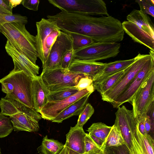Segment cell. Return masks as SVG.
<instances>
[{
    "label": "cell",
    "mask_w": 154,
    "mask_h": 154,
    "mask_svg": "<svg viewBox=\"0 0 154 154\" xmlns=\"http://www.w3.org/2000/svg\"><path fill=\"white\" fill-rule=\"evenodd\" d=\"M63 24L65 32L85 35L94 42H118L124 38L122 23L111 16L95 17L69 12Z\"/></svg>",
    "instance_id": "6da1fadb"
},
{
    "label": "cell",
    "mask_w": 154,
    "mask_h": 154,
    "mask_svg": "<svg viewBox=\"0 0 154 154\" xmlns=\"http://www.w3.org/2000/svg\"><path fill=\"white\" fill-rule=\"evenodd\" d=\"M32 78L23 71L10 72L0 79L2 91L6 94L5 98L16 100L32 109Z\"/></svg>",
    "instance_id": "7a4b0ae2"
},
{
    "label": "cell",
    "mask_w": 154,
    "mask_h": 154,
    "mask_svg": "<svg viewBox=\"0 0 154 154\" xmlns=\"http://www.w3.org/2000/svg\"><path fill=\"white\" fill-rule=\"evenodd\" d=\"M126 19L127 20L122 23L125 32L134 42L154 51V25L149 16L140 10L134 9Z\"/></svg>",
    "instance_id": "3957f363"
},
{
    "label": "cell",
    "mask_w": 154,
    "mask_h": 154,
    "mask_svg": "<svg viewBox=\"0 0 154 154\" xmlns=\"http://www.w3.org/2000/svg\"><path fill=\"white\" fill-rule=\"evenodd\" d=\"M114 125L120 130L131 154H146L136 118L132 110L125 106L119 107Z\"/></svg>",
    "instance_id": "277c9868"
},
{
    "label": "cell",
    "mask_w": 154,
    "mask_h": 154,
    "mask_svg": "<svg viewBox=\"0 0 154 154\" xmlns=\"http://www.w3.org/2000/svg\"><path fill=\"white\" fill-rule=\"evenodd\" d=\"M26 24L19 22L6 23L1 26L0 32L16 49L36 64L38 54L35 37L27 30Z\"/></svg>",
    "instance_id": "5b68a950"
},
{
    "label": "cell",
    "mask_w": 154,
    "mask_h": 154,
    "mask_svg": "<svg viewBox=\"0 0 154 154\" xmlns=\"http://www.w3.org/2000/svg\"><path fill=\"white\" fill-rule=\"evenodd\" d=\"M49 2L61 11L85 15L109 16L102 0H48Z\"/></svg>",
    "instance_id": "8992f818"
},
{
    "label": "cell",
    "mask_w": 154,
    "mask_h": 154,
    "mask_svg": "<svg viewBox=\"0 0 154 154\" xmlns=\"http://www.w3.org/2000/svg\"><path fill=\"white\" fill-rule=\"evenodd\" d=\"M35 36L38 58L43 65L46 61L52 47L61 31L54 22L42 18L36 23Z\"/></svg>",
    "instance_id": "52a82bcc"
},
{
    "label": "cell",
    "mask_w": 154,
    "mask_h": 154,
    "mask_svg": "<svg viewBox=\"0 0 154 154\" xmlns=\"http://www.w3.org/2000/svg\"><path fill=\"white\" fill-rule=\"evenodd\" d=\"M150 56V54L139 53L121 77L109 90L101 94L102 100L111 103L126 88Z\"/></svg>",
    "instance_id": "ba28073f"
},
{
    "label": "cell",
    "mask_w": 154,
    "mask_h": 154,
    "mask_svg": "<svg viewBox=\"0 0 154 154\" xmlns=\"http://www.w3.org/2000/svg\"><path fill=\"white\" fill-rule=\"evenodd\" d=\"M118 42L93 43L74 51V59L96 61L116 57L120 52Z\"/></svg>",
    "instance_id": "9c48e42d"
},
{
    "label": "cell",
    "mask_w": 154,
    "mask_h": 154,
    "mask_svg": "<svg viewBox=\"0 0 154 154\" xmlns=\"http://www.w3.org/2000/svg\"><path fill=\"white\" fill-rule=\"evenodd\" d=\"M42 79L50 91L75 87L82 78L87 75L60 68L47 71L41 74Z\"/></svg>",
    "instance_id": "30bf717a"
},
{
    "label": "cell",
    "mask_w": 154,
    "mask_h": 154,
    "mask_svg": "<svg viewBox=\"0 0 154 154\" xmlns=\"http://www.w3.org/2000/svg\"><path fill=\"white\" fill-rule=\"evenodd\" d=\"M151 56L126 88L111 103L117 108L123 103L131 102L136 93L154 72V52L150 50Z\"/></svg>",
    "instance_id": "8fae6325"
},
{
    "label": "cell",
    "mask_w": 154,
    "mask_h": 154,
    "mask_svg": "<svg viewBox=\"0 0 154 154\" xmlns=\"http://www.w3.org/2000/svg\"><path fill=\"white\" fill-rule=\"evenodd\" d=\"M72 48V40L69 34L61 31L52 47L47 60L42 65V73L61 68L63 56L66 50Z\"/></svg>",
    "instance_id": "7c38bea8"
},
{
    "label": "cell",
    "mask_w": 154,
    "mask_h": 154,
    "mask_svg": "<svg viewBox=\"0 0 154 154\" xmlns=\"http://www.w3.org/2000/svg\"><path fill=\"white\" fill-rule=\"evenodd\" d=\"M154 101V72L133 96L131 103L136 118L146 115L150 104Z\"/></svg>",
    "instance_id": "4fadbf2b"
},
{
    "label": "cell",
    "mask_w": 154,
    "mask_h": 154,
    "mask_svg": "<svg viewBox=\"0 0 154 154\" xmlns=\"http://www.w3.org/2000/svg\"><path fill=\"white\" fill-rule=\"evenodd\" d=\"M93 84L87 88L63 100L48 101L42 108L39 113L42 118L50 121L53 120L60 112L71 104L90 92H94Z\"/></svg>",
    "instance_id": "5bb4252c"
},
{
    "label": "cell",
    "mask_w": 154,
    "mask_h": 154,
    "mask_svg": "<svg viewBox=\"0 0 154 154\" xmlns=\"http://www.w3.org/2000/svg\"><path fill=\"white\" fill-rule=\"evenodd\" d=\"M9 118L14 131L29 132L38 131V122L42 118L39 112L30 108L10 116Z\"/></svg>",
    "instance_id": "9a60e30c"
},
{
    "label": "cell",
    "mask_w": 154,
    "mask_h": 154,
    "mask_svg": "<svg viewBox=\"0 0 154 154\" xmlns=\"http://www.w3.org/2000/svg\"><path fill=\"white\" fill-rule=\"evenodd\" d=\"M5 50L12 58L14 65V71H23L33 79L38 74L39 67L31 62L22 52L16 49L8 40Z\"/></svg>",
    "instance_id": "2e32d148"
},
{
    "label": "cell",
    "mask_w": 154,
    "mask_h": 154,
    "mask_svg": "<svg viewBox=\"0 0 154 154\" xmlns=\"http://www.w3.org/2000/svg\"><path fill=\"white\" fill-rule=\"evenodd\" d=\"M83 128L76 125L71 127L66 134L64 144L67 154H84L85 140L86 135Z\"/></svg>",
    "instance_id": "e0dca14e"
},
{
    "label": "cell",
    "mask_w": 154,
    "mask_h": 154,
    "mask_svg": "<svg viewBox=\"0 0 154 154\" xmlns=\"http://www.w3.org/2000/svg\"><path fill=\"white\" fill-rule=\"evenodd\" d=\"M106 63L96 61L73 59L68 70L71 72L86 75L93 79L100 73Z\"/></svg>",
    "instance_id": "ac0fdd59"
},
{
    "label": "cell",
    "mask_w": 154,
    "mask_h": 154,
    "mask_svg": "<svg viewBox=\"0 0 154 154\" xmlns=\"http://www.w3.org/2000/svg\"><path fill=\"white\" fill-rule=\"evenodd\" d=\"M50 91L44 83L41 75L32 79V96L34 108L38 112L48 101Z\"/></svg>",
    "instance_id": "d6986e66"
},
{
    "label": "cell",
    "mask_w": 154,
    "mask_h": 154,
    "mask_svg": "<svg viewBox=\"0 0 154 154\" xmlns=\"http://www.w3.org/2000/svg\"><path fill=\"white\" fill-rule=\"evenodd\" d=\"M135 58L126 60H118L106 63L103 71L93 79V85L98 84L109 76L125 70L133 63Z\"/></svg>",
    "instance_id": "ffe728a7"
},
{
    "label": "cell",
    "mask_w": 154,
    "mask_h": 154,
    "mask_svg": "<svg viewBox=\"0 0 154 154\" xmlns=\"http://www.w3.org/2000/svg\"><path fill=\"white\" fill-rule=\"evenodd\" d=\"M92 93H88L69 106L51 121L52 122L61 123L72 116L79 115L87 103L89 97Z\"/></svg>",
    "instance_id": "44dd1931"
},
{
    "label": "cell",
    "mask_w": 154,
    "mask_h": 154,
    "mask_svg": "<svg viewBox=\"0 0 154 154\" xmlns=\"http://www.w3.org/2000/svg\"><path fill=\"white\" fill-rule=\"evenodd\" d=\"M112 128L101 122L93 123L88 128V134L97 146L101 149Z\"/></svg>",
    "instance_id": "7402d4cb"
},
{
    "label": "cell",
    "mask_w": 154,
    "mask_h": 154,
    "mask_svg": "<svg viewBox=\"0 0 154 154\" xmlns=\"http://www.w3.org/2000/svg\"><path fill=\"white\" fill-rule=\"evenodd\" d=\"M0 108L1 114L9 116L29 108L16 100L4 97L2 98L0 100Z\"/></svg>",
    "instance_id": "603a6c76"
},
{
    "label": "cell",
    "mask_w": 154,
    "mask_h": 154,
    "mask_svg": "<svg viewBox=\"0 0 154 154\" xmlns=\"http://www.w3.org/2000/svg\"><path fill=\"white\" fill-rule=\"evenodd\" d=\"M64 145L57 140L48 139L46 135L43 139L39 147L40 152L42 154H58Z\"/></svg>",
    "instance_id": "cb8c5ba5"
},
{
    "label": "cell",
    "mask_w": 154,
    "mask_h": 154,
    "mask_svg": "<svg viewBox=\"0 0 154 154\" xmlns=\"http://www.w3.org/2000/svg\"><path fill=\"white\" fill-rule=\"evenodd\" d=\"M125 72V70L113 74L106 78L100 83L93 85L100 95L109 90L121 77Z\"/></svg>",
    "instance_id": "d4e9b609"
},
{
    "label": "cell",
    "mask_w": 154,
    "mask_h": 154,
    "mask_svg": "<svg viewBox=\"0 0 154 154\" xmlns=\"http://www.w3.org/2000/svg\"><path fill=\"white\" fill-rule=\"evenodd\" d=\"M123 144H125V143L121 132L119 129L114 125L112 126L103 146L117 147Z\"/></svg>",
    "instance_id": "484cf974"
},
{
    "label": "cell",
    "mask_w": 154,
    "mask_h": 154,
    "mask_svg": "<svg viewBox=\"0 0 154 154\" xmlns=\"http://www.w3.org/2000/svg\"><path fill=\"white\" fill-rule=\"evenodd\" d=\"M79 90L75 87L64 88L58 90L50 91L48 96V101L63 100L77 93Z\"/></svg>",
    "instance_id": "4316f807"
},
{
    "label": "cell",
    "mask_w": 154,
    "mask_h": 154,
    "mask_svg": "<svg viewBox=\"0 0 154 154\" xmlns=\"http://www.w3.org/2000/svg\"><path fill=\"white\" fill-rule=\"evenodd\" d=\"M67 33L69 34L72 37V48L74 51L94 42L90 38L82 34L72 32Z\"/></svg>",
    "instance_id": "83f0119b"
},
{
    "label": "cell",
    "mask_w": 154,
    "mask_h": 154,
    "mask_svg": "<svg viewBox=\"0 0 154 154\" xmlns=\"http://www.w3.org/2000/svg\"><path fill=\"white\" fill-rule=\"evenodd\" d=\"M13 129L10 118L0 113V138L7 136Z\"/></svg>",
    "instance_id": "f1b7e54d"
},
{
    "label": "cell",
    "mask_w": 154,
    "mask_h": 154,
    "mask_svg": "<svg viewBox=\"0 0 154 154\" xmlns=\"http://www.w3.org/2000/svg\"><path fill=\"white\" fill-rule=\"evenodd\" d=\"M94 111V109L92 106L89 103H87L79 115L77 123L75 125L77 127L83 128V126L91 116Z\"/></svg>",
    "instance_id": "f546056e"
},
{
    "label": "cell",
    "mask_w": 154,
    "mask_h": 154,
    "mask_svg": "<svg viewBox=\"0 0 154 154\" xmlns=\"http://www.w3.org/2000/svg\"><path fill=\"white\" fill-rule=\"evenodd\" d=\"M14 22H19L26 24L28 22L27 17L18 14H0V27L5 23Z\"/></svg>",
    "instance_id": "4dcf8cb0"
},
{
    "label": "cell",
    "mask_w": 154,
    "mask_h": 154,
    "mask_svg": "<svg viewBox=\"0 0 154 154\" xmlns=\"http://www.w3.org/2000/svg\"><path fill=\"white\" fill-rule=\"evenodd\" d=\"M135 2L138 4L140 11L146 15L154 17V0H137Z\"/></svg>",
    "instance_id": "1f68e13d"
},
{
    "label": "cell",
    "mask_w": 154,
    "mask_h": 154,
    "mask_svg": "<svg viewBox=\"0 0 154 154\" xmlns=\"http://www.w3.org/2000/svg\"><path fill=\"white\" fill-rule=\"evenodd\" d=\"M102 149L99 148L89 137L86 134L85 140L84 154H97L100 152Z\"/></svg>",
    "instance_id": "d6a6232c"
},
{
    "label": "cell",
    "mask_w": 154,
    "mask_h": 154,
    "mask_svg": "<svg viewBox=\"0 0 154 154\" xmlns=\"http://www.w3.org/2000/svg\"><path fill=\"white\" fill-rule=\"evenodd\" d=\"M74 51L72 48L67 49L64 54L62 61L61 68L68 69L74 59Z\"/></svg>",
    "instance_id": "836d02e7"
},
{
    "label": "cell",
    "mask_w": 154,
    "mask_h": 154,
    "mask_svg": "<svg viewBox=\"0 0 154 154\" xmlns=\"http://www.w3.org/2000/svg\"><path fill=\"white\" fill-rule=\"evenodd\" d=\"M12 9L10 0H0V14H12Z\"/></svg>",
    "instance_id": "e575fe53"
},
{
    "label": "cell",
    "mask_w": 154,
    "mask_h": 154,
    "mask_svg": "<svg viewBox=\"0 0 154 154\" xmlns=\"http://www.w3.org/2000/svg\"><path fill=\"white\" fill-rule=\"evenodd\" d=\"M93 84L92 79L88 76L81 78L77 85L75 86L81 91L88 88Z\"/></svg>",
    "instance_id": "d590c367"
},
{
    "label": "cell",
    "mask_w": 154,
    "mask_h": 154,
    "mask_svg": "<svg viewBox=\"0 0 154 154\" xmlns=\"http://www.w3.org/2000/svg\"><path fill=\"white\" fill-rule=\"evenodd\" d=\"M39 3V0H22L21 4L29 9L37 11Z\"/></svg>",
    "instance_id": "8d00e7d4"
},
{
    "label": "cell",
    "mask_w": 154,
    "mask_h": 154,
    "mask_svg": "<svg viewBox=\"0 0 154 154\" xmlns=\"http://www.w3.org/2000/svg\"><path fill=\"white\" fill-rule=\"evenodd\" d=\"M102 149V150L97 154H113L112 150L110 147L104 146Z\"/></svg>",
    "instance_id": "74e56055"
},
{
    "label": "cell",
    "mask_w": 154,
    "mask_h": 154,
    "mask_svg": "<svg viewBox=\"0 0 154 154\" xmlns=\"http://www.w3.org/2000/svg\"><path fill=\"white\" fill-rule=\"evenodd\" d=\"M22 0H10L11 5L13 8L15 7L17 5L21 4Z\"/></svg>",
    "instance_id": "f35d334b"
},
{
    "label": "cell",
    "mask_w": 154,
    "mask_h": 154,
    "mask_svg": "<svg viewBox=\"0 0 154 154\" xmlns=\"http://www.w3.org/2000/svg\"><path fill=\"white\" fill-rule=\"evenodd\" d=\"M58 154H67L66 147L65 145L63 149Z\"/></svg>",
    "instance_id": "ab89813d"
},
{
    "label": "cell",
    "mask_w": 154,
    "mask_h": 154,
    "mask_svg": "<svg viewBox=\"0 0 154 154\" xmlns=\"http://www.w3.org/2000/svg\"><path fill=\"white\" fill-rule=\"evenodd\" d=\"M0 154H2L1 152V148L0 147Z\"/></svg>",
    "instance_id": "60d3db41"
}]
</instances>
